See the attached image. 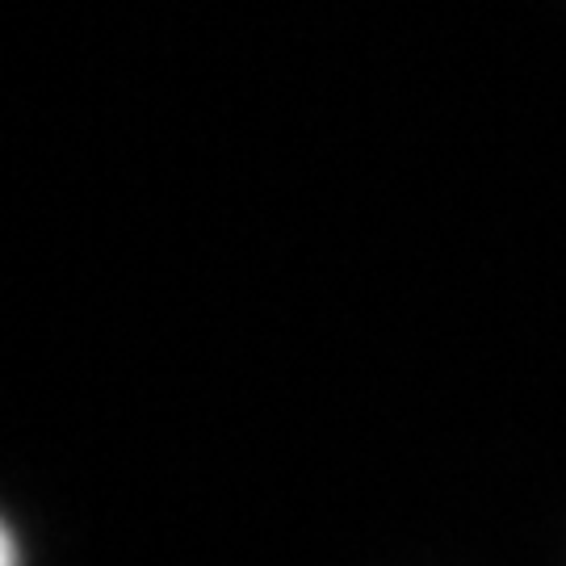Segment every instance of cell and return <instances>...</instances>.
<instances>
[{
    "mask_svg": "<svg viewBox=\"0 0 566 566\" xmlns=\"http://www.w3.org/2000/svg\"><path fill=\"white\" fill-rule=\"evenodd\" d=\"M0 566H21L18 542H13V533H9L4 521H0Z\"/></svg>",
    "mask_w": 566,
    "mask_h": 566,
    "instance_id": "cell-1",
    "label": "cell"
}]
</instances>
